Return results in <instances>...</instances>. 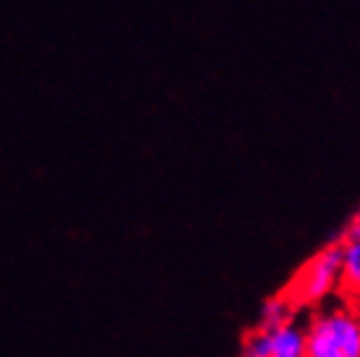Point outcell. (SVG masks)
I'll return each mask as SVG.
<instances>
[{
    "label": "cell",
    "instance_id": "6da1fadb",
    "mask_svg": "<svg viewBox=\"0 0 360 357\" xmlns=\"http://www.w3.org/2000/svg\"><path fill=\"white\" fill-rule=\"evenodd\" d=\"M306 357H360V308L326 303L303 323Z\"/></svg>",
    "mask_w": 360,
    "mask_h": 357
},
{
    "label": "cell",
    "instance_id": "277c9868",
    "mask_svg": "<svg viewBox=\"0 0 360 357\" xmlns=\"http://www.w3.org/2000/svg\"><path fill=\"white\" fill-rule=\"evenodd\" d=\"M337 242L342 250V290L340 292L347 303L360 308V209L352 214Z\"/></svg>",
    "mask_w": 360,
    "mask_h": 357
},
{
    "label": "cell",
    "instance_id": "7a4b0ae2",
    "mask_svg": "<svg viewBox=\"0 0 360 357\" xmlns=\"http://www.w3.org/2000/svg\"><path fill=\"white\" fill-rule=\"evenodd\" d=\"M340 290H342V250L340 242L334 240L316 250L297 268V274L290 279L282 295L295 305V311H300V308H321L340 295Z\"/></svg>",
    "mask_w": 360,
    "mask_h": 357
},
{
    "label": "cell",
    "instance_id": "5b68a950",
    "mask_svg": "<svg viewBox=\"0 0 360 357\" xmlns=\"http://www.w3.org/2000/svg\"><path fill=\"white\" fill-rule=\"evenodd\" d=\"M295 305L290 303L285 295L269 297L266 303L262 305V316H259V323L253 329H277L282 323L295 321Z\"/></svg>",
    "mask_w": 360,
    "mask_h": 357
},
{
    "label": "cell",
    "instance_id": "3957f363",
    "mask_svg": "<svg viewBox=\"0 0 360 357\" xmlns=\"http://www.w3.org/2000/svg\"><path fill=\"white\" fill-rule=\"evenodd\" d=\"M243 357H306L303 323L290 321L277 329H253L245 337Z\"/></svg>",
    "mask_w": 360,
    "mask_h": 357
}]
</instances>
